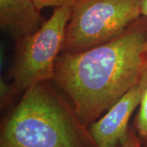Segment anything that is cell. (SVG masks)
<instances>
[{
	"mask_svg": "<svg viewBox=\"0 0 147 147\" xmlns=\"http://www.w3.org/2000/svg\"><path fill=\"white\" fill-rule=\"evenodd\" d=\"M147 59V16L119 36L88 50L61 53L53 82L89 127L139 84Z\"/></svg>",
	"mask_w": 147,
	"mask_h": 147,
	"instance_id": "cell-1",
	"label": "cell"
},
{
	"mask_svg": "<svg viewBox=\"0 0 147 147\" xmlns=\"http://www.w3.org/2000/svg\"><path fill=\"white\" fill-rule=\"evenodd\" d=\"M51 82L23 92L2 121L0 147H97L89 127Z\"/></svg>",
	"mask_w": 147,
	"mask_h": 147,
	"instance_id": "cell-2",
	"label": "cell"
},
{
	"mask_svg": "<svg viewBox=\"0 0 147 147\" xmlns=\"http://www.w3.org/2000/svg\"><path fill=\"white\" fill-rule=\"evenodd\" d=\"M72 9L70 7L54 8L52 16L37 31L16 41L9 74L16 95L39 83L53 82Z\"/></svg>",
	"mask_w": 147,
	"mask_h": 147,
	"instance_id": "cell-3",
	"label": "cell"
},
{
	"mask_svg": "<svg viewBox=\"0 0 147 147\" xmlns=\"http://www.w3.org/2000/svg\"><path fill=\"white\" fill-rule=\"evenodd\" d=\"M141 16V0H79L72 9L61 53L82 52L108 42Z\"/></svg>",
	"mask_w": 147,
	"mask_h": 147,
	"instance_id": "cell-4",
	"label": "cell"
},
{
	"mask_svg": "<svg viewBox=\"0 0 147 147\" xmlns=\"http://www.w3.org/2000/svg\"><path fill=\"white\" fill-rule=\"evenodd\" d=\"M141 92L138 84L123 95L89 126L97 147H115L120 145L128 131V123L134 110L139 107Z\"/></svg>",
	"mask_w": 147,
	"mask_h": 147,
	"instance_id": "cell-5",
	"label": "cell"
},
{
	"mask_svg": "<svg viewBox=\"0 0 147 147\" xmlns=\"http://www.w3.org/2000/svg\"><path fill=\"white\" fill-rule=\"evenodd\" d=\"M45 21L34 0H0V27L15 41L37 31Z\"/></svg>",
	"mask_w": 147,
	"mask_h": 147,
	"instance_id": "cell-6",
	"label": "cell"
},
{
	"mask_svg": "<svg viewBox=\"0 0 147 147\" xmlns=\"http://www.w3.org/2000/svg\"><path fill=\"white\" fill-rule=\"evenodd\" d=\"M141 102L134 122V129L143 142H147V59L139 81Z\"/></svg>",
	"mask_w": 147,
	"mask_h": 147,
	"instance_id": "cell-7",
	"label": "cell"
},
{
	"mask_svg": "<svg viewBox=\"0 0 147 147\" xmlns=\"http://www.w3.org/2000/svg\"><path fill=\"white\" fill-rule=\"evenodd\" d=\"M79 0H34L35 5L40 11L46 7H74Z\"/></svg>",
	"mask_w": 147,
	"mask_h": 147,
	"instance_id": "cell-8",
	"label": "cell"
},
{
	"mask_svg": "<svg viewBox=\"0 0 147 147\" xmlns=\"http://www.w3.org/2000/svg\"><path fill=\"white\" fill-rule=\"evenodd\" d=\"M0 91H1V108L3 109L7 105H10L12 98L16 96L14 90L11 87V83H7L1 79L0 83Z\"/></svg>",
	"mask_w": 147,
	"mask_h": 147,
	"instance_id": "cell-9",
	"label": "cell"
},
{
	"mask_svg": "<svg viewBox=\"0 0 147 147\" xmlns=\"http://www.w3.org/2000/svg\"><path fill=\"white\" fill-rule=\"evenodd\" d=\"M120 147H143L141 138L132 127H129L126 136L121 142Z\"/></svg>",
	"mask_w": 147,
	"mask_h": 147,
	"instance_id": "cell-10",
	"label": "cell"
},
{
	"mask_svg": "<svg viewBox=\"0 0 147 147\" xmlns=\"http://www.w3.org/2000/svg\"><path fill=\"white\" fill-rule=\"evenodd\" d=\"M141 14L147 16V0H141Z\"/></svg>",
	"mask_w": 147,
	"mask_h": 147,
	"instance_id": "cell-11",
	"label": "cell"
},
{
	"mask_svg": "<svg viewBox=\"0 0 147 147\" xmlns=\"http://www.w3.org/2000/svg\"><path fill=\"white\" fill-rule=\"evenodd\" d=\"M145 146L147 147V142H146V143H145Z\"/></svg>",
	"mask_w": 147,
	"mask_h": 147,
	"instance_id": "cell-12",
	"label": "cell"
},
{
	"mask_svg": "<svg viewBox=\"0 0 147 147\" xmlns=\"http://www.w3.org/2000/svg\"><path fill=\"white\" fill-rule=\"evenodd\" d=\"M115 147H120V145H119V146H115Z\"/></svg>",
	"mask_w": 147,
	"mask_h": 147,
	"instance_id": "cell-13",
	"label": "cell"
}]
</instances>
